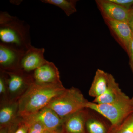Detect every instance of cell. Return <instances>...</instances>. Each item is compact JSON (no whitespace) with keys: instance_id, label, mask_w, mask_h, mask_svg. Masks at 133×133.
<instances>
[{"instance_id":"6da1fadb","label":"cell","mask_w":133,"mask_h":133,"mask_svg":"<svg viewBox=\"0 0 133 133\" xmlns=\"http://www.w3.org/2000/svg\"><path fill=\"white\" fill-rule=\"evenodd\" d=\"M65 89L62 83L41 84L33 82L19 98L17 116L23 118L46 107Z\"/></svg>"},{"instance_id":"7a4b0ae2","label":"cell","mask_w":133,"mask_h":133,"mask_svg":"<svg viewBox=\"0 0 133 133\" xmlns=\"http://www.w3.org/2000/svg\"><path fill=\"white\" fill-rule=\"evenodd\" d=\"M0 43L25 52L31 46L30 27L8 12L0 13Z\"/></svg>"},{"instance_id":"3957f363","label":"cell","mask_w":133,"mask_h":133,"mask_svg":"<svg viewBox=\"0 0 133 133\" xmlns=\"http://www.w3.org/2000/svg\"><path fill=\"white\" fill-rule=\"evenodd\" d=\"M86 108L101 115L111 123V127H116L133 114L132 99L127 95L112 103L97 104L88 101Z\"/></svg>"},{"instance_id":"277c9868","label":"cell","mask_w":133,"mask_h":133,"mask_svg":"<svg viewBox=\"0 0 133 133\" xmlns=\"http://www.w3.org/2000/svg\"><path fill=\"white\" fill-rule=\"evenodd\" d=\"M88 101L78 88L72 87L52 100L46 107L53 110L62 119L86 108Z\"/></svg>"},{"instance_id":"5b68a950","label":"cell","mask_w":133,"mask_h":133,"mask_svg":"<svg viewBox=\"0 0 133 133\" xmlns=\"http://www.w3.org/2000/svg\"><path fill=\"white\" fill-rule=\"evenodd\" d=\"M22 121L26 124L39 122L48 131L62 133L63 120L53 110L48 107L22 118Z\"/></svg>"},{"instance_id":"8992f818","label":"cell","mask_w":133,"mask_h":133,"mask_svg":"<svg viewBox=\"0 0 133 133\" xmlns=\"http://www.w3.org/2000/svg\"><path fill=\"white\" fill-rule=\"evenodd\" d=\"M114 38L128 54L133 36V32L128 23L104 18Z\"/></svg>"},{"instance_id":"52a82bcc","label":"cell","mask_w":133,"mask_h":133,"mask_svg":"<svg viewBox=\"0 0 133 133\" xmlns=\"http://www.w3.org/2000/svg\"><path fill=\"white\" fill-rule=\"evenodd\" d=\"M96 3L104 18L128 23L130 10H128L110 0H97Z\"/></svg>"},{"instance_id":"ba28073f","label":"cell","mask_w":133,"mask_h":133,"mask_svg":"<svg viewBox=\"0 0 133 133\" xmlns=\"http://www.w3.org/2000/svg\"><path fill=\"white\" fill-rule=\"evenodd\" d=\"M44 48H36L31 45L23 55L19 69L26 73L34 71L47 62L44 55Z\"/></svg>"},{"instance_id":"9c48e42d","label":"cell","mask_w":133,"mask_h":133,"mask_svg":"<svg viewBox=\"0 0 133 133\" xmlns=\"http://www.w3.org/2000/svg\"><path fill=\"white\" fill-rule=\"evenodd\" d=\"M24 53L0 43V66L2 71H12L20 69V62Z\"/></svg>"},{"instance_id":"30bf717a","label":"cell","mask_w":133,"mask_h":133,"mask_svg":"<svg viewBox=\"0 0 133 133\" xmlns=\"http://www.w3.org/2000/svg\"><path fill=\"white\" fill-rule=\"evenodd\" d=\"M33 82L41 84L62 83L58 69L52 62H47L34 71Z\"/></svg>"},{"instance_id":"8fae6325","label":"cell","mask_w":133,"mask_h":133,"mask_svg":"<svg viewBox=\"0 0 133 133\" xmlns=\"http://www.w3.org/2000/svg\"><path fill=\"white\" fill-rule=\"evenodd\" d=\"M87 109H81L65 118L62 133H87L86 122L89 114Z\"/></svg>"},{"instance_id":"7c38bea8","label":"cell","mask_w":133,"mask_h":133,"mask_svg":"<svg viewBox=\"0 0 133 133\" xmlns=\"http://www.w3.org/2000/svg\"><path fill=\"white\" fill-rule=\"evenodd\" d=\"M126 95L122 91L113 76L108 73L106 90L102 95L95 98L92 102L97 104H109L121 98Z\"/></svg>"},{"instance_id":"4fadbf2b","label":"cell","mask_w":133,"mask_h":133,"mask_svg":"<svg viewBox=\"0 0 133 133\" xmlns=\"http://www.w3.org/2000/svg\"><path fill=\"white\" fill-rule=\"evenodd\" d=\"M8 76L5 77L9 91L15 93L21 90L26 85H30L33 82V79L25 75L24 71L18 69L12 71H3Z\"/></svg>"},{"instance_id":"5bb4252c","label":"cell","mask_w":133,"mask_h":133,"mask_svg":"<svg viewBox=\"0 0 133 133\" xmlns=\"http://www.w3.org/2000/svg\"><path fill=\"white\" fill-rule=\"evenodd\" d=\"M108 73L102 70H97L88 92L90 96L97 98L105 91L108 83Z\"/></svg>"},{"instance_id":"9a60e30c","label":"cell","mask_w":133,"mask_h":133,"mask_svg":"<svg viewBox=\"0 0 133 133\" xmlns=\"http://www.w3.org/2000/svg\"><path fill=\"white\" fill-rule=\"evenodd\" d=\"M18 110V102H14L3 107L0 111L1 129L7 128L15 119Z\"/></svg>"},{"instance_id":"2e32d148","label":"cell","mask_w":133,"mask_h":133,"mask_svg":"<svg viewBox=\"0 0 133 133\" xmlns=\"http://www.w3.org/2000/svg\"><path fill=\"white\" fill-rule=\"evenodd\" d=\"M87 133H110L111 127L108 128L105 124L99 119L89 116L86 122Z\"/></svg>"},{"instance_id":"e0dca14e","label":"cell","mask_w":133,"mask_h":133,"mask_svg":"<svg viewBox=\"0 0 133 133\" xmlns=\"http://www.w3.org/2000/svg\"><path fill=\"white\" fill-rule=\"evenodd\" d=\"M42 2L56 6L62 9L66 15L70 16L77 12L75 0H42Z\"/></svg>"},{"instance_id":"ac0fdd59","label":"cell","mask_w":133,"mask_h":133,"mask_svg":"<svg viewBox=\"0 0 133 133\" xmlns=\"http://www.w3.org/2000/svg\"><path fill=\"white\" fill-rule=\"evenodd\" d=\"M110 133H133V114L118 127H111Z\"/></svg>"},{"instance_id":"d6986e66","label":"cell","mask_w":133,"mask_h":133,"mask_svg":"<svg viewBox=\"0 0 133 133\" xmlns=\"http://www.w3.org/2000/svg\"><path fill=\"white\" fill-rule=\"evenodd\" d=\"M26 124L28 127V133H44L47 130L42 124L39 122H33Z\"/></svg>"},{"instance_id":"ffe728a7","label":"cell","mask_w":133,"mask_h":133,"mask_svg":"<svg viewBox=\"0 0 133 133\" xmlns=\"http://www.w3.org/2000/svg\"><path fill=\"white\" fill-rule=\"evenodd\" d=\"M112 2L118 4L128 10L133 8V0H110Z\"/></svg>"},{"instance_id":"44dd1931","label":"cell","mask_w":133,"mask_h":133,"mask_svg":"<svg viewBox=\"0 0 133 133\" xmlns=\"http://www.w3.org/2000/svg\"><path fill=\"white\" fill-rule=\"evenodd\" d=\"M21 121L19 120L15 119L8 128L7 131L6 133H15L18 128Z\"/></svg>"},{"instance_id":"7402d4cb","label":"cell","mask_w":133,"mask_h":133,"mask_svg":"<svg viewBox=\"0 0 133 133\" xmlns=\"http://www.w3.org/2000/svg\"><path fill=\"white\" fill-rule=\"evenodd\" d=\"M128 55L129 57V64L133 73V36L129 45Z\"/></svg>"},{"instance_id":"603a6c76","label":"cell","mask_w":133,"mask_h":133,"mask_svg":"<svg viewBox=\"0 0 133 133\" xmlns=\"http://www.w3.org/2000/svg\"><path fill=\"white\" fill-rule=\"evenodd\" d=\"M28 126L21 121L19 127L15 133H28Z\"/></svg>"},{"instance_id":"cb8c5ba5","label":"cell","mask_w":133,"mask_h":133,"mask_svg":"<svg viewBox=\"0 0 133 133\" xmlns=\"http://www.w3.org/2000/svg\"><path fill=\"white\" fill-rule=\"evenodd\" d=\"M6 79L3 74H2L0 77V93L1 94L4 93L6 90Z\"/></svg>"},{"instance_id":"d4e9b609","label":"cell","mask_w":133,"mask_h":133,"mask_svg":"<svg viewBox=\"0 0 133 133\" xmlns=\"http://www.w3.org/2000/svg\"><path fill=\"white\" fill-rule=\"evenodd\" d=\"M128 24L131 27L133 32V8L130 9V16H129Z\"/></svg>"},{"instance_id":"484cf974","label":"cell","mask_w":133,"mask_h":133,"mask_svg":"<svg viewBox=\"0 0 133 133\" xmlns=\"http://www.w3.org/2000/svg\"><path fill=\"white\" fill-rule=\"evenodd\" d=\"M57 133V132H52V131H48V130H46V131L44 132V133Z\"/></svg>"},{"instance_id":"4316f807","label":"cell","mask_w":133,"mask_h":133,"mask_svg":"<svg viewBox=\"0 0 133 133\" xmlns=\"http://www.w3.org/2000/svg\"><path fill=\"white\" fill-rule=\"evenodd\" d=\"M131 99H132V104H133V97Z\"/></svg>"},{"instance_id":"83f0119b","label":"cell","mask_w":133,"mask_h":133,"mask_svg":"<svg viewBox=\"0 0 133 133\" xmlns=\"http://www.w3.org/2000/svg\"><path fill=\"white\" fill-rule=\"evenodd\" d=\"M56 133H62V132H57Z\"/></svg>"}]
</instances>
